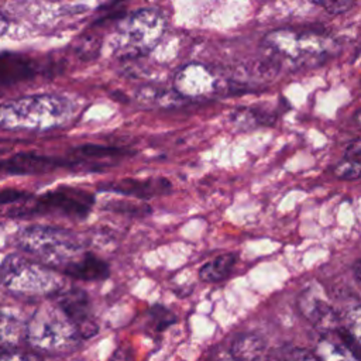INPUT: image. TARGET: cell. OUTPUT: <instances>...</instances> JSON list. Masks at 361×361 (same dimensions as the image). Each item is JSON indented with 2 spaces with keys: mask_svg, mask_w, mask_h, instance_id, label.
<instances>
[{
  "mask_svg": "<svg viewBox=\"0 0 361 361\" xmlns=\"http://www.w3.org/2000/svg\"><path fill=\"white\" fill-rule=\"evenodd\" d=\"M267 58L293 68H314L324 63L337 52L333 38L317 31H295L281 28L271 31L262 41Z\"/></svg>",
  "mask_w": 361,
  "mask_h": 361,
  "instance_id": "1",
  "label": "cell"
},
{
  "mask_svg": "<svg viewBox=\"0 0 361 361\" xmlns=\"http://www.w3.org/2000/svg\"><path fill=\"white\" fill-rule=\"evenodd\" d=\"M73 113L71 100L56 94H32L0 104V127L42 131L65 124Z\"/></svg>",
  "mask_w": 361,
  "mask_h": 361,
  "instance_id": "2",
  "label": "cell"
},
{
  "mask_svg": "<svg viewBox=\"0 0 361 361\" xmlns=\"http://www.w3.org/2000/svg\"><path fill=\"white\" fill-rule=\"evenodd\" d=\"M165 18L152 8H141L118 21L111 48L118 59H135L147 55L165 32Z\"/></svg>",
  "mask_w": 361,
  "mask_h": 361,
  "instance_id": "3",
  "label": "cell"
},
{
  "mask_svg": "<svg viewBox=\"0 0 361 361\" xmlns=\"http://www.w3.org/2000/svg\"><path fill=\"white\" fill-rule=\"evenodd\" d=\"M25 340L39 351L66 353L76 348L82 337L58 305H42L25 324Z\"/></svg>",
  "mask_w": 361,
  "mask_h": 361,
  "instance_id": "4",
  "label": "cell"
},
{
  "mask_svg": "<svg viewBox=\"0 0 361 361\" xmlns=\"http://www.w3.org/2000/svg\"><path fill=\"white\" fill-rule=\"evenodd\" d=\"M17 244L49 267H66L79 257L83 243L79 235L63 228L31 226L17 234Z\"/></svg>",
  "mask_w": 361,
  "mask_h": 361,
  "instance_id": "5",
  "label": "cell"
},
{
  "mask_svg": "<svg viewBox=\"0 0 361 361\" xmlns=\"http://www.w3.org/2000/svg\"><path fill=\"white\" fill-rule=\"evenodd\" d=\"M3 285L20 295L56 293L61 283L55 274L23 257H7L0 268Z\"/></svg>",
  "mask_w": 361,
  "mask_h": 361,
  "instance_id": "6",
  "label": "cell"
},
{
  "mask_svg": "<svg viewBox=\"0 0 361 361\" xmlns=\"http://www.w3.org/2000/svg\"><path fill=\"white\" fill-rule=\"evenodd\" d=\"M93 202V195L89 192L78 188L62 186L42 195L38 199L34 212L55 210L72 217H85L89 213Z\"/></svg>",
  "mask_w": 361,
  "mask_h": 361,
  "instance_id": "7",
  "label": "cell"
},
{
  "mask_svg": "<svg viewBox=\"0 0 361 361\" xmlns=\"http://www.w3.org/2000/svg\"><path fill=\"white\" fill-rule=\"evenodd\" d=\"M217 87L216 75L197 62L182 66L173 78V90L180 97H209L217 92Z\"/></svg>",
  "mask_w": 361,
  "mask_h": 361,
  "instance_id": "8",
  "label": "cell"
},
{
  "mask_svg": "<svg viewBox=\"0 0 361 361\" xmlns=\"http://www.w3.org/2000/svg\"><path fill=\"white\" fill-rule=\"evenodd\" d=\"M56 305L73 323L82 338H90L97 333V324L90 314V302L85 290L73 288L59 293Z\"/></svg>",
  "mask_w": 361,
  "mask_h": 361,
  "instance_id": "9",
  "label": "cell"
},
{
  "mask_svg": "<svg viewBox=\"0 0 361 361\" xmlns=\"http://www.w3.org/2000/svg\"><path fill=\"white\" fill-rule=\"evenodd\" d=\"M358 338L338 327L324 333L316 345L314 357L319 361H358Z\"/></svg>",
  "mask_w": 361,
  "mask_h": 361,
  "instance_id": "10",
  "label": "cell"
},
{
  "mask_svg": "<svg viewBox=\"0 0 361 361\" xmlns=\"http://www.w3.org/2000/svg\"><path fill=\"white\" fill-rule=\"evenodd\" d=\"M299 309L303 316L323 334L334 331L341 324V317L338 313L319 296L303 292L299 299Z\"/></svg>",
  "mask_w": 361,
  "mask_h": 361,
  "instance_id": "11",
  "label": "cell"
},
{
  "mask_svg": "<svg viewBox=\"0 0 361 361\" xmlns=\"http://www.w3.org/2000/svg\"><path fill=\"white\" fill-rule=\"evenodd\" d=\"M104 190L117 192L121 195L135 196L140 199H149L157 195L166 193L171 189V183L164 178H154V179H121L118 182H111L109 185H103Z\"/></svg>",
  "mask_w": 361,
  "mask_h": 361,
  "instance_id": "12",
  "label": "cell"
},
{
  "mask_svg": "<svg viewBox=\"0 0 361 361\" xmlns=\"http://www.w3.org/2000/svg\"><path fill=\"white\" fill-rule=\"evenodd\" d=\"M37 73L35 62L21 54H0V86L27 80Z\"/></svg>",
  "mask_w": 361,
  "mask_h": 361,
  "instance_id": "13",
  "label": "cell"
},
{
  "mask_svg": "<svg viewBox=\"0 0 361 361\" xmlns=\"http://www.w3.org/2000/svg\"><path fill=\"white\" fill-rule=\"evenodd\" d=\"M63 274L80 281H102L109 276L110 269L102 258L85 252L63 267Z\"/></svg>",
  "mask_w": 361,
  "mask_h": 361,
  "instance_id": "14",
  "label": "cell"
},
{
  "mask_svg": "<svg viewBox=\"0 0 361 361\" xmlns=\"http://www.w3.org/2000/svg\"><path fill=\"white\" fill-rule=\"evenodd\" d=\"M65 165L63 161L38 154L21 152L3 162V169L10 173H38Z\"/></svg>",
  "mask_w": 361,
  "mask_h": 361,
  "instance_id": "15",
  "label": "cell"
},
{
  "mask_svg": "<svg viewBox=\"0 0 361 361\" xmlns=\"http://www.w3.org/2000/svg\"><path fill=\"white\" fill-rule=\"evenodd\" d=\"M265 344L262 338L252 333L238 334L231 347L230 354L234 361H255L259 355L264 354Z\"/></svg>",
  "mask_w": 361,
  "mask_h": 361,
  "instance_id": "16",
  "label": "cell"
},
{
  "mask_svg": "<svg viewBox=\"0 0 361 361\" xmlns=\"http://www.w3.org/2000/svg\"><path fill=\"white\" fill-rule=\"evenodd\" d=\"M25 340V324L13 314L0 312V351L16 350Z\"/></svg>",
  "mask_w": 361,
  "mask_h": 361,
  "instance_id": "17",
  "label": "cell"
},
{
  "mask_svg": "<svg viewBox=\"0 0 361 361\" xmlns=\"http://www.w3.org/2000/svg\"><path fill=\"white\" fill-rule=\"evenodd\" d=\"M235 261H237V255L233 252L219 255L214 259L206 262L200 268L199 276L204 282H220L228 276V274L234 268Z\"/></svg>",
  "mask_w": 361,
  "mask_h": 361,
  "instance_id": "18",
  "label": "cell"
},
{
  "mask_svg": "<svg viewBox=\"0 0 361 361\" xmlns=\"http://www.w3.org/2000/svg\"><path fill=\"white\" fill-rule=\"evenodd\" d=\"M231 120L240 128H251L255 126L271 124L274 116L262 109H237L231 114Z\"/></svg>",
  "mask_w": 361,
  "mask_h": 361,
  "instance_id": "19",
  "label": "cell"
},
{
  "mask_svg": "<svg viewBox=\"0 0 361 361\" xmlns=\"http://www.w3.org/2000/svg\"><path fill=\"white\" fill-rule=\"evenodd\" d=\"M334 175L338 179L344 180H354L360 176V161L344 158L340 161L334 168Z\"/></svg>",
  "mask_w": 361,
  "mask_h": 361,
  "instance_id": "20",
  "label": "cell"
},
{
  "mask_svg": "<svg viewBox=\"0 0 361 361\" xmlns=\"http://www.w3.org/2000/svg\"><path fill=\"white\" fill-rule=\"evenodd\" d=\"M78 152L86 158H109V157H116L123 154L121 149L111 148V147H102V145H83L78 148Z\"/></svg>",
  "mask_w": 361,
  "mask_h": 361,
  "instance_id": "21",
  "label": "cell"
},
{
  "mask_svg": "<svg viewBox=\"0 0 361 361\" xmlns=\"http://www.w3.org/2000/svg\"><path fill=\"white\" fill-rule=\"evenodd\" d=\"M151 317L154 320V324H155L157 330H164L165 327H168L169 324H172L175 322L173 314L162 306L152 307L151 309Z\"/></svg>",
  "mask_w": 361,
  "mask_h": 361,
  "instance_id": "22",
  "label": "cell"
},
{
  "mask_svg": "<svg viewBox=\"0 0 361 361\" xmlns=\"http://www.w3.org/2000/svg\"><path fill=\"white\" fill-rule=\"evenodd\" d=\"M320 3L329 13L343 14L353 7L354 0H320Z\"/></svg>",
  "mask_w": 361,
  "mask_h": 361,
  "instance_id": "23",
  "label": "cell"
},
{
  "mask_svg": "<svg viewBox=\"0 0 361 361\" xmlns=\"http://www.w3.org/2000/svg\"><path fill=\"white\" fill-rule=\"evenodd\" d=\"M0 361H39L35 355L17 351V350H3L0 351Z\"/></svg>",
  "mask_w": 361,
  "mask_h": 361,
  "instance_id": "24",
  "label": "cell"
},
{
  "mask_svg": "<svg viewBox=\"0 0 361 361\" xmlns=\"http://www.w3.org/2000/svg\"><path fill=\"white\" fill-rule=\"evenodd\" d=\"M27 197V193L17 189H3L0 190V204H8Z\"/></svg>",
  "mask_w": 361,
  "mask_h": 361,
  "instance_id": "25",
  "label": "cell"
},
{
  "mask_svg": "<svg viewBox=\"0 0 361 361\" xmlns=\"http://www.w3.org/2000/svg\"><path fill=\"white\" fill-rule=\"evenodd\" d=\"M109 207L111 210H116V212H126V213H138L140 210L141 212H148V207L145 206H137V204H131V203H127V202H111L109 204Z\"/></svg>",
  "mask_w": 361,
  "mask_h": 361,
  "instance_id": "26",
  "label": "cell"
},
{
  "mask_svg": "<svg viewBox=\"0 0 361 361\" xmlns=\"http://www.w3.org/2000/svg\"><path fill=\"white\" fill-rule=\"evenodd\" d=\"M255 361H293V358L288 350V351H276L274 354H262Z\"/></svg>",
  "mask_w": 361,
  "mask_h": 361,
  "instance_id": "27",
  "label": "cell"
},
{
  "mask_svg": "<svg viewBox=\"0 0 361 361\" xmlns=\"http://www.w3.org/2000/svg\"><path fill=\"white\" fill-rule=\"evenodd\" d=\"M293 361H319L314 354L306 351V350H302V348H290L289 350Z\"/></svg>",
  "mask_w": 361,
  "mask_h": 361,
  "instance_id": "28",
  "label": "cell"
},
{
  "mask_svg": "<svg viewBox=\"0 0 361 361\" xmlns=\"http://www.w3.org/2000/svg\"><path fill=\"white\" fill-rule=\"evenodd\" d=\"M360 152H361L360 140L355 138V140H353V141L348 144V147H347V149H345V158L360 161Z\"/></svg>",
  "mask_w": 361,
  "mask_h": 361,
  "instance_id": "29",
  "label": "cell"
},
{
  "mask_svg": "<svg viewBox=\"0 0 361 361\" xmlns=\"http://www.w3.org/2000/svg\"><path fill=\"white\" fill-rule=\"evenodd\" d=\"M124 1H127V0H107L103 6H100V10H110V8H113V7H116L117 4L124 3Z\"/></svg>",
  "mask_w": 361,
  "mask_h": 361,
  "instance_id": "30",
  "label": "cell"
},
{
  "mask_svg": "<svg viewBox=\"0 0 361 361\" xmlns=\"http://www.w3.org/2000/svg\"><path fill=\"white\" fill-rule=\"evenodd\" d=\"M7 27H8V23H7L6 17L0 13V37L7 31Z\"/></svg>",
  "mask_w": 361,
  "mask_h": 361,
  "instance_id": "31",
  "label": "cell"
},
{
  "mask_svg": "<svg viewBox=\"0 0 361 361\" xmlns=\"http://www.w3.org/2000/svg\"><path fill=\"white\" fill-rule=\"evenodd\" d=\"M360 261H357L355 262V265H354V274H355V281H357V283H360L361 282V279H360Z\"/></svg>",
  "mask_w": 361,
  "mask_h": 361,
  "instance_id": "32",
  "label": "cell"
}]
</instances>
